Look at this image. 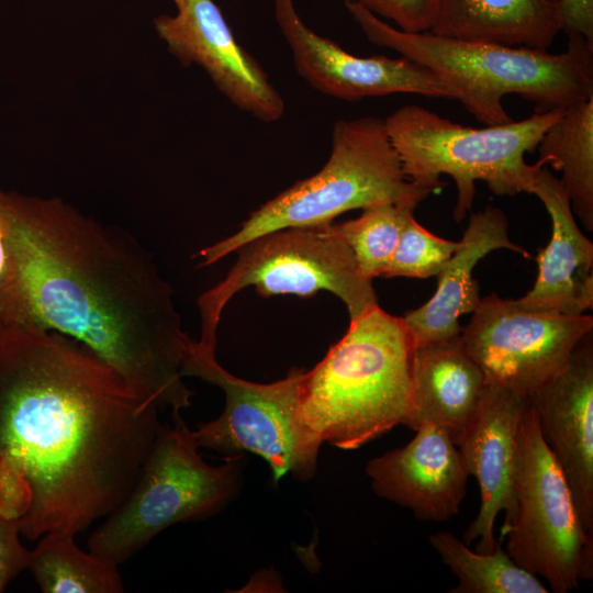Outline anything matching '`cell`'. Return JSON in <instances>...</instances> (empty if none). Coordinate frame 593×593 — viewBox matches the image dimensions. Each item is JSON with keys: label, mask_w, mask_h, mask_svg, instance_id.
I'll return each instance as SVG.
<instances>
[{"label": "cell", "mask_w": 593, "mask_h": 593, "mask_svg": "<svg viewBox=\"0 0 593 593\" xmlns=\"http://www.w3.org/2000/svg\"><path fill=\"white\" fill-rule=\"evenodd\" d=\"M414 208L380 203L362 209L359 217L334 223V228L351 249L361 273L383 277L407 217Z\"/></svg>", "instance_id": "24"}, {"label": "cell", "mask_w": 593, "mask_h": 593, "mask_svg": "<svg viewBox=\"0 0 593 593\" xmlns=\"http://www.w3.org/2000/svg\"><path fill=\"white\" fill-rule=\"evenodd\" d=\"M75 535L49 532L31 550L27 569L44 593H121L118 564L83 552Z\"/></svg>", "instance_id": "22"}, {"label": "cell", "mask_w": 593, "mask_h": 593, "mask_svg": "<svg viewBox=\"0 0 593 593\" xmlns=\"http://www.w3.org/2000/svg\"><path fill=\"white\" fill-rule=\"evenodd\" d=\"M273 10L296 71L322 93L347 101L395 93L457 99L451 86L406 57L356 56L318 35L302 21L293 0H273Z\"/></svg>", "instance_id": "12"}, {"label": "cell", "mask_w": 593, "mask_h": 593, "mask_svg": "<svg viewBox=\"0 0 593 593\" xmlns=\"http://www.w3.org/2000/svg\"><path fill=\"white\" fill-rule=\"evenodd\" d=\"M226 277L198 300L201 345L216 348L222 311L239 290L253 286L262 296L309 298L321 290L339 298L350 321L378 305L372 280L365 277L334 223L288 227L258 236L237 248Z\"/></svg>", "instance_id": "8"}, {"label": "cell", "mask_w": 593, "mask_h": 593, "mask_svg": "<svg viewBox=\"0 0 593 593\" xmlns=\"http://www.w3.org/2000/svg\"><path fill=\"white\" fill-rule=\"evenodd\" d=\"M566 111L534 112L521 121L475 128L455 123L417 104H407L384 118L385 127L406 177L432 192L450 176L457 188L454 217L465 219L475 197V182L484 181L496 195L532 194L539 160L525 155L537 149L546 130Z\"/></svg>", "instance_id": "6"}, {"label": "cell", "mask_w": 593, "mask_h": 593, "mask_svg": "<svg viewBox=\"0 0 593 593\" xmlns=\"http://www.w3.org/2000/svg\"><path fill=\"white\" fill-rule=\"evenodd\" d=\"M592 329L591 315L527 311L491 293L481 299L460 337L486 382L528 399Z\"/></svg>", "instance_id": "11"}, {"label": "cell", "mask_w": 593, "mask_h": 593, "mask_svg": "<svg viewBox=\"0 0 593 593\" xmlns=\"http://www.w3.org/2000/svg\"><path fill=\"white\" fill-rule=\"evenodd\" d=\"M430 193L404 174L384 119L339 120L333 127L329 157L320 171L265 202L235 233L198 256L201 266H209L266 233L328 224L342 213L380 203L416 209Z\"/></svg>", "instance_id": "5"}, {"label": "cell", "mask_w": 593, "mask_h": 593, "mask_svg": "<svg viewBox=\"0 0 593 593\" xmlns=\"http://www.w3.org/2000/svg\"><path fill=\"white\" fill-rule=\"evenodd\" d=\"M459 245L460 242L444 239L427 231L411 214L383 277L426 279L437 276Z\"/></svg>", "instance_id": "25"}, {"label": "cell", "mask_w": 593, "mask_h": 593, "mask_svg": "<svg viewBox=\"0 0 593 593\" xmlns=\"http://www.w3.org/2000/svg\"><path fill=\"white\" fill-rule=\"evenodd\" d=\"M514 512L500 542L523 569L567 593L593 578V536L582 526L567 478L540 433L529 399L516 440Z\"/></svg>", "instance_id": "9"}, {"label": "cell", "mask_w": 593, "mask_h": 593, "mask_svg": "<svg viewBox=\"0 0 593 593\" xmlns=\"http://www.w3.org/2000/svg\"><path fill=\"white\" fill-rule=\"evenodd\" d=\"M414 344L403 317L376 305L350 321L346 334L303 371V419L324 444L360 448L398 425L411 403Z\"/></svg>", "instance_id": "4"}, {"label": "cell", "mask_w": 593, "mask_h": 593, "mask_svg": "<svg viewBox=\"0 0 593 593\" xmlns=\"http://www.w3.org/2000/svg\"><path fill=\"white\" fill-rule=\"evenodd\" d=\"M551 220V238L537 256L533 288L514 300L519 307L542 313L580 315L593 307V243L580 231L569 198L544 166L532 189Z\"/></svg>", "instance_id": "17"}, {"label": "cell", "mask_w": 593, "mask_h": 593, "mask_svg": "<svg viewBox=\"0 0 593 593\" xmlns=\"http://www.w3.org/2000/svg\"><path fill=\"white\" fill-rule=\"evenodd\" d=\"M382 20L404 32H428L439 0H354Z\"/></svg>", "instance_id": "26"}, {"label": "cell", "mask_w": 593, "mask_h": 593, "mask_svg": "<svg viewBox=\"0 0 593 593\" xmlns=\"http://www.w3.org/2000/svg\"><path fill=\"white\" fill-rule=\"evenodd\" d=\"M7 265L0 331L32 326L67 335L172 415L191 405L182 363L192 340L153 256L121 231L60 199L0 188Z\"/></svg>", "instance_id": "2"}, {"label": "cell", "mask_w": 593, "mask_h": 593, "mask_svg": "<svg viewBox=\"0 0 593 593\" xmlns=\"http://www.w3.org/2000/svg\"><path fill=\"white\" fill-rule=\"evenodd\" d=\"M172 1L177 8L183 2V0H172Z\"/></svg>", "instance_id": "30"}, {"label": "cell", "mask_w": 593, "mask_h": 593, "mask_svg": "<svg viewBox=\"0 0 593 593\" xmlns=\"http://www.w3.org/2000/svg\"><path fill=\"white\" fill-rule=\"evenodd\" d=\"M158 409L82 343L1 329L0 514L31 540L107 517L138 479Z\"/></svg>", "instance_id": "1"}, {"label": "cell", "mask_w": 593, "mask_h": 593, "mask_svg": "<svg viewBox=\"0 0 593 593\" xmlns=\"http://www.w3.org/2000/svg\"><path fill=\"white\" fill-rule=\"evenodd\" d=\"M537 149L541 164L561 172L573 214L593 231V97L566 109Z\"/></svg>", "instance_id": "21"}, {"label": "cell", "mask_w": 593, "mask_h": 593, "mask_svg": "<svg viewBox=\"0 0 593 593\" xmlns=\"http://www.w3.org/2000/svg\"><path fill=\"white\" fill-rule=\"evenodd\" d=\"M345 7L367 40L423 65L456 91L463 108L483 125L513 121L503 99L516 94L535 112L568 109L593 97V45L569 35L566 51L462 41L432 32H404L358 2Z\"/></svg>", "instance_id": "3"}, {"label": "cell", "mask_w": 593, "mask_h": 593, "mask_svg": "<svg viewBox=\"0 0 593 593\" xmlns=\"http://www.w3.org/2000/svg\"><path fill=\"white\" fill-rule=\"evenodd\" d=\"M20 534V519L0 514V592L29 567L31 550L22 546Z\"/></svg>", "instance_id": "27"}, {"label": "cell", "mask_w": 593, "mask_h": 593, "mask_svg": "<svg viewBox=\"0 0 593 593\" xmlns=\"http://www.w3.org/2000/svg\"><path fill=\"white\" fill-rule=\"evenodd\" d=\"M544 440L562 469L585 532L593 536V335L529 398Z\"/></svg>", "instance_id": "14"}, {"label": "cell", "mask_w": 593, "mask_h": 593, "mask_svg": "<svg viewBox=\"0 0 593 593\" xmlns=\"http://www.w3.org/2000/svg\"><path fill=\"white\" fill-rule=\"evenodd\" d=\"M562 32L579 35L593 45V0H559Z\"/></svg>", "instance_id": "28"}, {"label": "cell", "mask_w": 593, "mask_h": 593, "mask_svg": "<svg viewBox=\"0 0 593 593\" xmlns=\"http://www.w3.org/2000/svg\"><path fill=\"white\" fill-rule=\"evenodd\" d=\"M303 371L292 369L286 378L271 383L250 382L225 370L214 348L192 339L182 376L219 387L225 398L221 415L192 430L198 446L227 457L243 451L255 454L269 465L275 482L287 474L301 481L312 479L323 443L301 413Z\"/></svg>", "instance_id": "10"}, {"label": "cell", "mask_w": 593, "mask_h": 593, "mask_svg": "<svg viewBox=\"0 0 593 593\" xmlns=\"http://www.w3.org/2000/svg\"><path fill=\"white\" fill-rule=\"evenodd\" d=\"M5 265H7V244H5L4 230L0 221V278L5 269Z\"/></svg>", "instance_id": "29"}, {"label": "cell", "mask_w": 593, "mask_h": 593, "mask_svg": "<svg viewBox=\"0 0 593 593\" xmlns=\"http://www.w3.org/2000/svg\"><path fill=\"white\" fill-rule=\"evenodd\" d=\"M175 15H159L154 24L168 51L183 66L203 68L235 107L272 123L284 101L259 63L236 41L213 0H183Z\"/></svg>", "instance_id": "13"}, {"label": "cell", "mask_w": 593, "mask_h": 593, "mask_svg": "<svg viewBox=\"0 0 593 593\" xmlns=\"http://www.w3.org/2000/svg\"><path fill=\"white\" fill-rule=\"evenodd\" d=\"M159 428L136 483L88 540L90 552L121 564L171 525L211 517L239 492L244 457L211 466L180 414Z\"/></svg>", "instance_id": "7"}, {"label": "cell", "mask_w": 593, "mask_h": 593, "mask_svg": "<svg viewBox=\"0 0 593 593\" xmlns=\"http://www.w3.org/2000/svg\"><path fill=\"white\" fill-rule=\"evenodd\" d=\"M430 546L458 579L450 593H548L539 579L519 567L499 541L491 552L470 549L450 532L428 537Z\"/></svg>", "instance_id": "23"}, {"label": "cell", "mask_w": 593, "mask_h": 593, "mask_svg": "<svg viewBox=\"0 0 593 593\" xmlns=\"http://www.w3.org/2000/svg\"><path fill=\"white\" fill-rule=\"evenodd\" d=\"M415 432L405 446L371 459L366 473L378 496L421 521L446 522L459 513L469 472L444 429L424 423Z\"/></svg>", "instance_id": "16"}, {"label": "cell", "mask_w": 593, "mask_h": 593, "mask_svg": "<svg viewBox=\"0 0 593 593\" xmlns=\"http://www.w3.org/2000/svg\"><path fill=\"white\" fill-rule=\"evenodd\" d=\"M507 228L506 216L500 208L486 206L471 214L459 247L437 275L434 295L403 316L414 347L460 334V316L474 312L482 299L473 277L481 258L499 248L532 257L528 250L508 238Z\"/></svg>", "instance_id": "18"}, {"label": "cell", "mask_w": 593, "mask_h": 593, "mask_svg": "<svg viewBox=\"0 0 593 593\" xmlns=\"http://www.w3.org/2000/svg\"><path fill=\"white\" fill-rule=\"evenodd\" d=\"M429 32L547 51L562 32L560 1L439 0Z\"/></svg>", "instance_id": "20"}, {"label": "cell", "mask_w": 593, "mask_h": 593, "mask_svg": "<svg viewBox=\"0 0 593 593\" xmlns=\"http://www.w3.org/2000/svg\"><path fill=\"white\" fill-rule=\"evenodd\" d=\"M527 400L486 382L478 409L457 444L469 475L480 488L478 515L462 535L467 545L478 539L474 550L479 552L495 549L496 517L504 512L507 522L514 512L517 430Z\"/></svg>", "instance_id": "15"}, {"label": "cell", "mask_w": 593, "mask_h": 593, "mask_svg": "<svg viewBox=\"0 0 593 593\" xmlns=\"http://www.w3.org/2000/svg\"><path fill=\"white\" fill-rule=\"evenodd\" d=\"M486 380L460 334L414 347L410 410L404 425L444 429L457 445L480 403Z\"/></svg>", "instance_id": "19"}]
</instances>
